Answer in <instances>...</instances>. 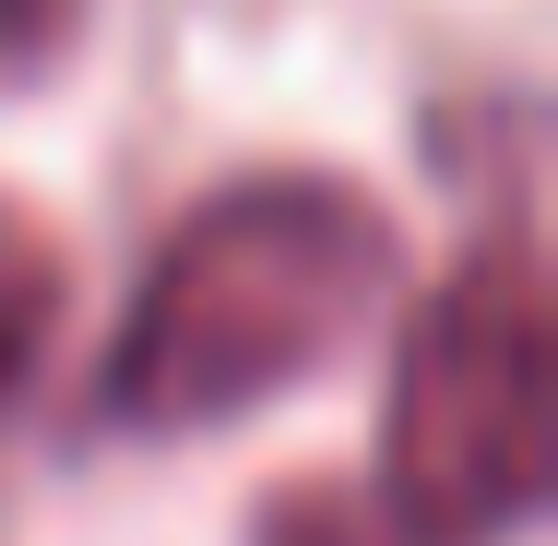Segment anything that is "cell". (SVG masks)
Returning <instances> with one entry per match:
<instances>
[{
    "instance_id": "cell-1",
    "label": "cell",
    "mask_w": 558,
    "mask_h": 546,
    "mask_svg": "<svg viewBox=\"0 0 558 546\" xmlns=\"http://www.w3.org/2000/svg\"><path fill=\"white\" fill-rule=\"evenodd\" d=\"M404 286V226L344 167H250L155 238L96 356V416L119 439H203L262 416L368 344Z\"/></svg>"
},
{
    "instance_id": "cell-2",
    "label": "cell",
    "mask_w": 558,
    "mask_h": 546,
    "mask_svg": "<svg viewBox=\"0 0 558 546\" xmlns=\"http://www.w3.org/2000/svg\"><path fill=\"white\" fill-rule=\"evenodd\" d=\"M558 475V332L523 215H499L392 344L380 404V523L404 546H499Z\"/></svg>"
},
{
    "instance_id": "cell-3",
    "label": "cell",
    "mask_w": 558,
    "mask_h": 546,
    "mask_svg": "<svg viewBox=\"0 0 558 546\" xmlns=\"http://www.w3.org/2000/svg\"><path fill=\"white\" fill-rule=\"evenodd\" d=\"M60 321H72V250H60V226L36 203L0 191V404L48 368Z\"/></svg>"
},
{
    "instance_id": "cell-4",
    "label": "cell",
    "mask_w": 558,
    "mask_h": 546,
    "mask_svg": "<svg viewBox=\"0 0 558 546\" xmlns=\"http://www.w3.org/2000/svg\"><path fill=\"white\" fill-rule=\"evenodd\" d=\"M250 546H404V535H392L356 487H322V475H310V487H286V499L250 523Z\"/></svg>"
},
{
    "instance_id": "cell-5",
    "label": "cell",
    "mask_w": 558,
    "mask_h": 546,
    "mask_svg": "<svg viewBox=\"0 0 558 546\" xmlns=\"http://www.w3.org/2000/svg\"><path fill=\"white\" fill-rule=\"evenodd\" d=\"M84 24H96V0H0V84L60 72L84 48Z\"/></svg>"
}]
</instances>
